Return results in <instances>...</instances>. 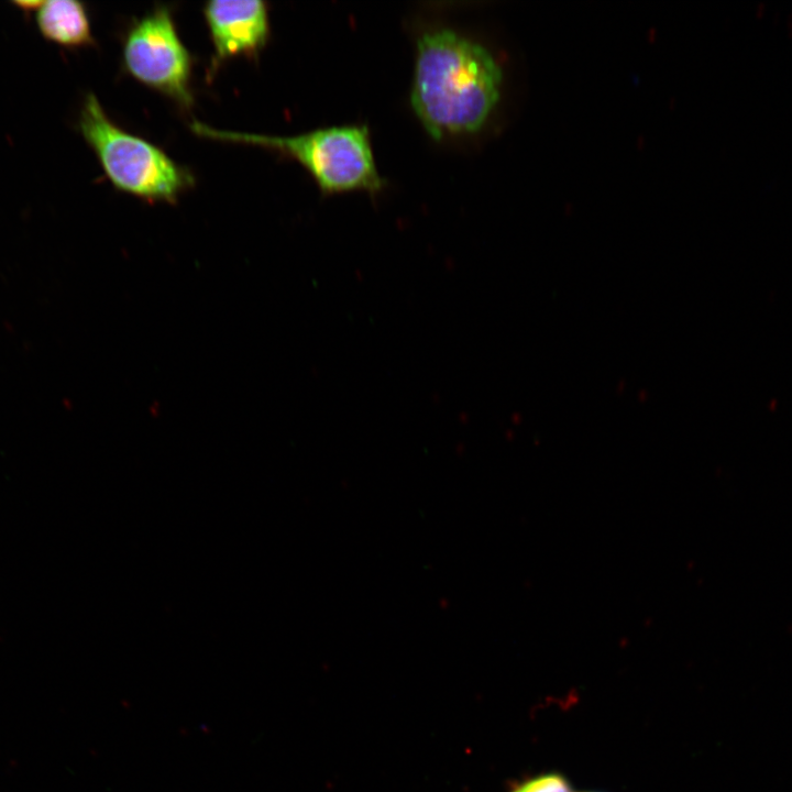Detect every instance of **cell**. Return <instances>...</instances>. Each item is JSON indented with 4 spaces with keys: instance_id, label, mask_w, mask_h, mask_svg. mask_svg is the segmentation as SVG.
<instances>
[{
    "instance_id": "5",
    "label": "cell",
    "mask_w": 792,
    "mask_h": 792,
    "mask_svg": "<svg viewBox=\"0 0 792 792\" xmlns=\"http://www.w3.org/2000/svg\"><path fill=\"white\" fill-rule=\"evenodd\" d=\"M204 16L215 48L213 64L237 56L254 57L270 34L265 2L216 0L204 7Z\"/></svg>"
},
{
    "instance_id": "2",
    "label": "cell",
    "mask_w": 792,
    "mask_h": 792,
    "mask_svg": "<svg viewBox=\"0 0 792 792\" xmlns=\"http://www.w3.org/2000/svg\"><path fill=\"white\" fill-rule=\"evenodd\" d=\"M190 129L202 138L279 152L297 161L324 194L353 190L376 194L385 184L365 125H333L292 136L221 131L197 121Z\"/></svg>"
},
{
    "instance_id": "8",
    "label": "cell",
    "mask_w": 792,
    "mask_h": 792,
    "mask_svg": "<svg viewBox=\"0 0 792 792\" xmlns=\"http://www.w3.org/2000/svg\"><path fill=\"white\" fill-rule=\"evenodd\" d=\"M41 2L42 1H13L12 4H14L24 14L30 15L31 13H35Z\"/></svg>"
},
{
    "instance_id": "3",
    "label": "cell",
    "mask_w": 792,
    "mask_h": 792,
    "mask_svg": "<svg viewBox=\"0 0 792 792\" xmlns=\"http://www.w3.org/2000/svg\"><path fill=\"white\" fill-rule=\"evenodd\" d=\"M77 129L120 191L174 204L193 185L191 175L162 148L114 124L92 92L81 102Z\"/></svg>"
},
{
    "instance_id": "7",
    "label": "cell",
    "mask_w": 792,
    "mask_h": 792,
    "mask_svg": "<svg viewBox=\"0 0 792 792\" xmlns=\"http://www.w3.org/2000/svg\"><path fill=\"white\" fill-rule=\"evenodd\" d=\"M510 792H574L569 780L561 773L547 772L529 778Z\"/></svg>"
},
{
    "instance_id": "6",
    "label": "cell",
    "mask_w": 792,
    "mask_h": 792,
    "mask_svg": "<svg viewBox=\"0 0 792 792\" xmlns=\"http://www.w3.org/2000/svg\"><path fill=\"white\" fill-rule=\"evenodd\" d=\"M41 36L66 50L95 44L85 3L75 0H45L34 13Z\"/></svg>"
},
{
    "instance_id": "1",
    "label": "cell",
    "mask_w": 792,
    "mask_h": 792,
    "mask_svg": "<svg viewBox=\"0 0 792 792\" xmlns=\"http://www.w3.org/2000/svg\"><path fill=\"white\" fill-rule=\"evenodd\" d=\"M503 74L482 44L449 29L417 41L411 107L435 139L474 133L487 121Z\"/></svg>"
},
{
    "instance_id": "4",
    "label": "cell",
    "mask_w": 792,
    "mask_h": 792,
    "mask_svg": "<svg viewBox=\"0 0 792 792\" xmlns=\"http://www.w3.org/2000/svg\"><path fill=\"white\" fill-rule=\"evenodd\" d=\"M122 62L125 72L142 85L184 109L191 107V56L168 8H155L128 30Z\"/></svg>"
},
{
    "instance_id": "9",
    "label": "cell",
    "mask_w": 792,
    "mask_h": 792,
    "mask_svg": "<svg viewBox=\"0 0 792 792\" xmlns=\"http://www.w3.org/2000/svg\"><path fill=\"white\" fill-rule=\"evenodd\" d=\"M588 792H592V791H588Z\"/></svg>"
}]
</instances>
